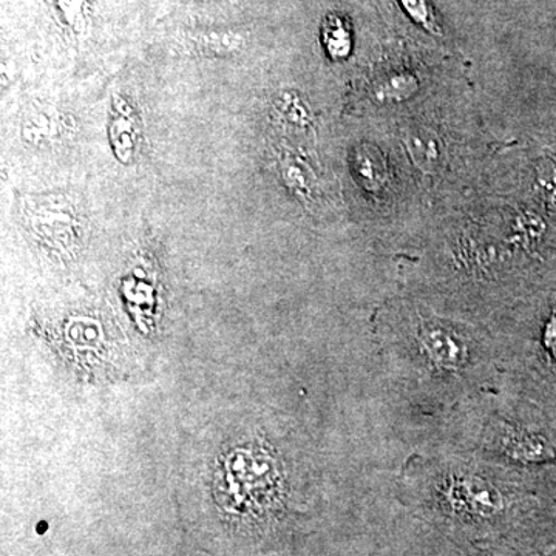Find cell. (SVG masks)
I'll list each match as a JSON object with an SVG mask.
<instances>
[{"instance_id": "obj_1", "label": "cell", "mask_w": 556, "mask_h": 556, "mask_svg": "<svg viewBox=\"0 0 556 556\" xmlns=\"http://www.w3.org/2000/svg\"><path fill=\"white\" fill-rule=\"evenodd\" d=\"M408 514L464 556L544 551L536 532L533 475L450 450L417 460L402 478Z\"/></svg>"}, {"instance_id": "obj_2", "label": "cell", "mask_w": 556, "mask_h": 556, "mask_svg": "<svg viewBox=\"0 0 556 556\" xmlns=\"http://www.w3.org/2000/svg\"><path fill=\"white\" fill-rule=\"evenodd\" d=\"M380 350L408 390L463 404L500 386L497 346L466 325L412 311L393 328H380Z\"/></svg>"}, {"instance_id": "obj_3", "label": "cell", "mask_w": 556, "mask_h": 556, "mask_svg": "<svg viewBox=\"0 0 556 556\" xmlns=\"http://www.w3.org/2000/svg\"><path fill=\"white\" fill-rule=\"evenodd\" d=\"M455 408L453 450L518 473L556 467V424L535 405L497 387Z\"/></svg>"}, {"instance_id": "obj_4", "label": "cell", "mask_w": 556, "mask_h": 556, "mask_svg": "<svg viewBox=\"0 0 556 556\" xmlns=\"http://www.w3.org/2000/svg\"><path fill=\"white\" fill-rule=\"evenodd\" d=\"M536 496V532L541 546L556 548V467L533 477Z\"/></svg>"}, {"instance_id": "obj_5", "label": "cell", "mask_w": 556, "mask_h": 556, "mask_svg": "<svg viewBox=\"0 0 556 556\" xmlns=\"http://www.w3.org/2000/svg\"><path fill=\"white\" fill-rule=\"evenodd\" d=\"M530 193L544 214L556 223V155L543 152L530 167Z\"/></svg>"}, {"instance_id": "obj_6", "label": "cell", "mask_w": 556, "mask_h": 556, "mask_svg": "<svg viewBox=\"0 0 556 556\" xmlns=\"http://www.w3.org/2000/svg\"><path fill=\"white\" fill-rule=\"evenodd\" d=\"M405 149H407L413 164L424 174H431L438 169L439 163H441V142L430 131H409L405 138Z\"/></svg>"}, {"instance_id": "obj_7", "label": "cell", "mask_w": 556, "mask_h": 556, "mask_svg": "<svg viewBox=\"0 0 556 556\" xmlns=\"http://www.w3.org/2000/svg\"><path fill=\"white\" fill-rule=\"evenodd\" d=\"M280 170L285 185L294 192V195L305 201L314 199L316 177L305 161L292 153H285L280 159Z\"/></svg>"}, {"instance_id": "obj_8", "label": "cell", "mask_w": 556, "mask_h": 556, "mask_svg": "<svg viewBox=\"0 0 556 556\" xmlns=\"http://www.w3.org/2000/svg\"><path fill=\"white\" fill-rule=\"evenodd\" d=\"M419 90V79L408 72H399L380 80L375 98L382 104H396L409 100Z\"/></svg>"}, {"instance_id": "obj_9", "label": "cell", "mask_w": 556, "mask_h": 556, "mask_svg": "<svg viewBox=\"0 0 556 556\" xmlns=\"http://www.w3.org/2000/svg\"><path fill=\"white\" fill-rule=\"evenodd\" d=\"M324 43L332 60H345L351 53V31L346 22L339 16H329L324 24Z\"/></svg>"}, {"instance_id": "obj_10", "label": "cell", "mask_w": 556, "mask_h": 556, "mask_svg": "<svg viewBox=\"0 0 556 556\" xmlns=\"http://www.w3.org/2000/svg\"><path fill=\"white\" fill-rule=\"evenodd\" d=\"M277 110L289 126L298 129H308L313 121L308 105L294 91L281 94L280 100H277Z\"/></svg>"}, {"instance_id": "obj_11", "label": "cell", "mask_w": 556, "mask_h": 556, "mask_svg": "<svg viewBox=\"0 0 556 556\" xmlns=\"http://www.w3.org/2000/svg\"><path fill=\"white\" fill-rule=\"evenodd\" d=\"M356 169L358 177L368 186L369 189H378L386 179V167H383L380 156L364 149L357 153Z\"/></svg>"}, {"instance_id": "obj_12", "label": "cell", "mask_w": 556, "mask_h": 556, "mask_svg": "<svg viewBox=\"0 0 556 556\" xmlns=\"http://www.w3.org/2000/svg\"><path fill=\"white\" fill-rule=\"evenodd\" d=\"M402 10L407 13V16L417 25L431 33V35H442L441 27H439L434 11L431 9L428 0H399Z\"/></svg>"}, {"instance_id": "obj_13", "label": "cell", "mask_w": 556, "mask_h": 556, "mask_svg": "<svg viewBox=\"0 0 556 556\" xmlns=\"http://www.w3.org/2000/svg\"><path fill=\"white\" fill-rule=\"evenodd\" d=\"M203 49L211 50L212 53H232V51L239 50L243 46V38L236 35H203L200 39Z\"/></svg>"}, {"instance_id": "obj_14", "label": "cell", "mask_w": 556, "mask_h": 556, "mask_svg": "<svg viewBox=\"0 0 556 556\" xmlns=\"http://www.w3.org/2000/svg\"><path fill=\"white\" fill-rule=\"evenodd\" d=\"M517 556H556V548H546V551L530 552V554H522Z\"/></svg>"}]
</instances>
